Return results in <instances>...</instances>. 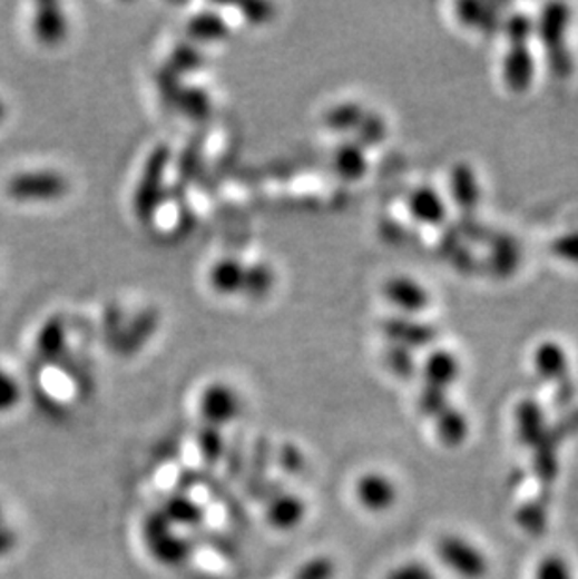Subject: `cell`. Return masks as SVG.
<instances>
[{"label":"cell","mask_w":578,"mask_h":579,"mask_svg":"<svg viewBox=\"0 0 578 579\" xmlns=\"http://www.w3.org/2000/svg\"><path fill=\"white\" fill-rule=\"evenodd\" d=\"M364 117H366V112H364L363 107L357 106V104H342V106L334 107L327 112L325 122L333 130H359V126L363 125Z\"/></svg>","instance_id":"4316f807"},{"label":"cell","mask_w":578,"mask_h":579,"mask_svg":"<svg viewBox=\"0 0 578 579\" xmlns=\"http://www.w3.org/2000/svg\"><path fill=\"white\" fill-rule=\"evenodd\" d=\"M507 40L509 43H530L531 35H533V23L528 16L517 13L507 21L506 27Z\"/></svg>","instance_id":"d590c367"},{"label":"cell","mask_w":578,"mask_h":579,"mask_svg":"<svg viewBox=\"0 0 578 579\" xmlns=\"http://www.w3.org/2000/svg\"><path fill=\"white\" fill-rule=\"evenodd\" d=\"M141 532L150 557L161 567H183L194 557V542L175 532L174 526L161 514V510H153L147 514Z\"/></svg>","instance_id":"6da1fadb"},{"label":"cell","mask_w":578,"mask_h":579,"mask_svg":"<svg viewBox=\"0 0 578 579\" xmlns=\"http://www.w3.org/2000/svg\"><path fill=\"white\" fill-rule=\"evenodd\" d=\"M434 422L438 438H440L441 443L448 444V446H459V444L464 443L468 432H470L464 414L460 413L459 409H454L453 405L443 409L435 416Z\"/></svg>","instance_id":"7402d4cb"},{"label":"cell","mask_w":578,"mask_h":579,"mask_svg":"<svg viewBox=\"0 0 578 579\" xmlns=\"http://www.w3.org/2000/svg\"><path fill=\"white\" fill-rule=\"evenodd\" d=\"M7 115H8L7 104H4V100H0V122H2V120L7 119Z\"/></svg>","instance_id":"60d3db41"},{"label":"cell","mask_w":578,"mask_h":579,"mask_svg":"<svg viewBox=\"0 0 578 579\" xmlns=\"http://www.w3.org/2000/svg\"><path fill=\"white\" fill-rule=\"evenodd\" d=\"M355 499L357 503L369 512L380 514L393 509L399 501V488L388 474L370 471L359 477L355 484Z\"/></svg>","instance_id":"8992f818"},{"label":"cell","mask_w":578,"mask_h":579,"mask_svg":"<svg viewBox=\"0 0 578 579\" xmlns=\"http://www.w3.org/2000/svg\"><path fill=\"white\" fill-rule=\"evenodd\" d=\"M549 521V497L539 495V499L528 501L517 512V523L530 534H541Z\"/></svg>","instance_id":"cb8c5ba5"},{"label":"cell","mask_w":578,"mask_h":579,"mask_svg":"<svg viewBox=\"0 0 578 579\" xmlns=\"http://www.w3.org/2000/svg\"><path fill=\"white\" fill-rule=\"evenodd\" d=\"M23 398V389L12 373L0 367V414L10 413L18 408Z\"/></svg>","instance_id":"4dcf8cb0"},{"label":"cell","mask_w":578,"mask_h":579,"mask_svg":"<svg viewBox=\"0 0 578 579\" xmlns=\"http://www.w3.org/2000/svg\"><path fill=\"white\" fill-rule=\"evenodd\" d=\"M383 295L389 304L399 307L400 312L408 314V317L423 314L430 306V293L419 284L418 279L408 276H394L383 285Z\"/></svg>","instance_id":"ba28073f"},{"label":"cell","mask_w":578,"mask_h":579,"mask_svg":"<svg viewBox=\"0 0 578 579\" xmlns=\"http://www.w3.org/2000/svg\"><path fill=\"white\" fill-rule=\"evenodd\" d=\"M334 573H336V565L333 559L320 556L304 562L303 567L293 573L292 579H334Z\"/></svg>","instance_id":"1f68e13d"},{"label":"cell","mask_w":578,"mask_h":579,"mask_svg":"<svg viewBox=\"0 0 578 579\" xmlns=\"http://www.w3.org/2000/svg\"><path fill=\"white\" fill-rule=\"evenodd\" d=\"M536 62L530 51V43H509V51L503 62V79L511 92H526L533 84Z\"/></svg>","instance_id":"8fae6325"},{"label":"cell","mask_w":578,"mask_h":579,"mask_svg":"<svg viewBox=\"0 0 578 579\" xmlns=\"http://www.w3.org/2000/svg\"><path fill=\"white\" fill-rule=\"evenodd\" d=\"M18 546V532L13 531L12 527L0 523V559L12 553Z\"/></svg>","instance_id":"ab89813d"},{"label":"cell","mask_w":578,"mask_h":579,"mask_svg":"<svg viewBox=\"0 0 578 579\" xmlns=\"http://www.w3.org/2000/svg\"><path fill=\"white\" fill-rule=\"evenodd\" d=\"M515 419H517V435H519L520 443L530 449H533L549 430L545 411L533 400H525L520 403Z\"/></svg>","instance_id":"e0dca14e"},{"label":"cell","mask_w":578,"mask_h":579,"mask_svg":"<svg viewBox=\"0 0 578 579\" xmlns=\"http://www.w3.org/2000/svg\"><path fill=\"white\" fill-rule=\"evenodd\" d=\"M197 449L202 454L203 461L215 468L216 463L221 461L224 455V438H222V430L218 428L209 426V424H203L197 433Z\"/></svg>","instance_id":"83f0119b"},{"label":"cell","mask_w":578,"mask_h":579,"mask_svg":"<svg viewBox=\"0 0 578 579\" xmlns=\"http://www.w3.org/2000/svg\"><path fill=\"white\" fill-rule=\"evenodd\" d=\"M160 510L161 514L166 516V520L174 527H194L196 529V527L202 526L203 521H205V516H207L202 504L194 501L186 493L167 495Z\"/></svg>","instance_id":"d6986e66"},{"label":"cell","mask_w":578,"mask_h":579,"mask_svg":"<svg viewBox=\"0 0 578 579\" xmlns=\"http://www.w3.org/2000/svg\"><path fill=\"white\" fill-rule=\"evenodd\" d=\"M385 579H438L427 562L410 561L389 570Z\"/></svg>","instance_id":"e575fe53"},{"label":"cell","mask_w":578,"mask_h":579,"mask_svg":"<svg viewBox=\"0 0 578 579\" xmlns=\"http://www.w3.org/2000/svg\"><path fill=\"white\" fill-rule=\"evenodd\" d=\"M265 518L276 531H293L306 518V503L301 497L275 485L265 497Z\"/></svg>","instance_id":"52a82bcc"},{"label":"cell","mask_w":578,"mask_h":579,"mask_svg":"<svg viewBox=\"0 0 578 579\" xmlns=\"http://www.w3.org/2000/svg\"><path fill=\"white\" fill-rule=\"evenodd\" d=\"M571 21V10L566 4H549L541 12L537 35L547 49V60L556 77L569 76L572 71L571 53L566 46L567 27Z\"/></svg>","instance_id":"7a4b0ae2"},{"label":"cell","mask_w":578,"mask_h":579,"mask_svg":"<svg viewBox=\"0 0 578 579\" xmlns=\"http://www.w3.org/2000/svg\"><path fill=\"white\" fill-rule=\"evenodd\" d=\"M68 192L70 180L55 169L18 173L7 183L8 197L19 203L60 202Z\"/></svg>","instance_id":"3957f363"},{"label":"cell","mask_w":578,"mask_h":579,"mask_svg":"<svg viewBox=\"0 0 578 579\" xmlns=\"http://www.w3.org/2000/svg\"><path fill=\"white\" fill-rule=\"evenodd\" d=\"M275 284V274L268 266L246 265L245 293L251 296L267 295Z\"/></svg>","instance_id":"f1b7e54d"},{"label":"cell","mask_w":578,"mask_h":579,"mask_svg":"<svg viewBox=\"0 0 578 579\" xmlns=\"http://www.w3.org/2000/svg\"><path fill=\"white\" fill-rule=\"evenodd\" d=\"M459 18L468 27H478L484 32H496L498 29V16H496L494 7H490V4H479V2L459 4Z\"/></svg>","instance_id":"d4e9b609"},{"label":"cell","mask_w":578,"mask_h":579,"mask_svg":"<svg viewBox=\"0 0 578 579\" xmlns=\"http://www.w3.org/2000/svg\"><path fill=\"white\" fill-rule=\"evenodd\" d=\"M451 194L457 205L464 213H473L478 208L481 192H479L478 177L470 166L459 164L451 173Z\"/></svg>","instance_id":"ffe728a7"},{"label":"cell","mask_w":578,"mask_h":579,"mask_svg":"<svg viewBox=\"0 0 578 579\" xmlns=\"http://www.w3.org/2000/svg\"><path fill=\"white\" fill-rule=\"evenodd\" d=\"M424 386L448 391L451 384L457 383L460 375V362L453 353L445 350H438L430 353L424 362Z\"/></svg>","instance_id":"2e32d148"},{"label":"cell","mask_w":578,"mask_h":579,"mask_svg":"<svg viewBox=\"0 0 578 579\" xmlns=\"http://www.w3.org/2000/svg\"><path fill=\"white\" fill-rule=\"evenodd\" d=\"M359 134H363L361 136L363 147L364 145H378V143L383 141V137L388 134V128H385V122L380 117L366 115L363 125L359 126Z\"/></svg>","instance_id":"74e56055"},{"label":"cell","mask_w":578,"mask_h":579,"mask_svg":"<svg viewBox=\"0 0 578 579\" xmlns=\"http://www.w3.org/2000/svg\"><path fill=\"white\" fill-rule=\"evenodd\" d=\"M334 171L346 180H359L369 171V160L363 145L344 143L333 154Z\"/></svg>","instance_id":"44dd1931"},{"label":"cell","mask_w":578,"mask_h":579,"mask_svg":"<svg viewBox=\"0 0 578 579\" xmlns=\"http://www.w3.org/2000/svg\"><path fill=\"white\" fill-rule=\"evenodd\" d=\"M278 463H281V468L286 473H301L304 468L303 452L297 446H293V444H286V446H282L281 454H278Z\"/></svg>","instance_id":"f35d334b"},{"label":"cell","mask_w":578,"mask_h":579,"mask_svg":"<svg viewBox=\"0 0 578 579\" xmlns=\"http://www.w3.org/2000/svg\"><path fill=\"white\" fill-rule=\"evenodd\" d=\"M413 218L424 225H441L448 219V205L432 186H419L408 197Z\"/></svg>","instance_id":"4fadbf2b"},{"label":"cell","mask_w":578,"mask_h":579,"mask_svg":"<svg viewBox=\"0 0 578 579\" xmlns=\"http://www.w3.org/2000/svg\"><path fill=\"white\" fill-rule=\"evenodd\" d=\"M70 30V23L66 18L65 8L57 2H40L35 7L32 16V32L38 42L53 48L65 42Z\"/></svg>","instance_id":"9c48e42d"},{"label":"cell","mask_w":578,"mask_h":579,"mask_svg":"<svg viewBox=\"0 0 578 579\" xmlns=\"http://www.w3.org/2000/svg\"><path fill=\"white\" fill-rule=\"evenodd\" d=\"M207 282L216 295L233 296L245 293L246 265L237 257H222L210 266Z\"/></svg>","instance_id":"7c38bea8"},{"label":"cell","mask_w":578,"mask_h":579,"mask_svg":"<svg viewBox=\"0 0 578 579\" xmlns=\"http://www.w3.org/2000/svg\"><path fill=\"white\" fill-rule=\"evenodd\" d=\"M241 411H243V402L239 392L224 381L207 384L199 396V414L203 424H209L218 430L239 419Z\"/></svg>","instance_id":"5b68a950"},{"label":"cell","mask_w":578,"mask_h":579,"mask_svg":"<svg viewBox=\"0 0 578 579\" xmlns=\"http://www.w3.org/2000/svg\"><path fill=\"white\" fill-rule=\"evenodd\" d=\"M552 252H555L556 257L578 265V230H571L567 235L556 238L555 244H552Z\"/></svg>","instance_id":"8d00e7d4"},{"label":"cell","mask_w":578,"mask_h":579,"mask_svg":"<svg viewBox=\"0 0 578 579\" xmlns=\"http://www.w3.org/2000/svg\"><path fill=\"white\" fill-rule=\"evenodd\" d=\"M37 353L46 364H62L66 359V326L59 315L46 321L37 337Z\"/></svg>","instance_id":"ac0fdd59"},{"label":"cell","mask_w":578,"mask_h":579,"mask_svg":"<svg viewBox=\"0 0 578 579\" xmlns=\"http://www.w3.org/2000/svg\"><path fill=\"white\" fill-rule=\"evenodd\" d=\"M164 166H166V150H158L155 156H150L149 166L145 169L139 188L136 189V213L150 214V208H155L156 202L160 199Z\"/></svg>","instance_id":"9a60e30c"},{"label":"cell","mask_w":578,"mask_h":579,"mask_svg":"<svg viewBox=\"0 0 578 579\" xmlns=\"http://www.w3.org/2000/svg\"><path fill=\"white\" fill-rule=\"evenodd\" d=\"M533 579H577L566 559L560 556L545 557L536 568Z\"/></svg>","instance_id":"d6a6232c"},{"label":"cell","mask_w":578,"mask_h":579,"mask_svg":"<svg viewBox=\"0 0 578 579\" xmlns=\"http://www.w3.org/2000/svg\"><path fill=\"white\" fill-rule=\"evenodd\" d=\"M489 243L492 271H494L498 276H509V274H513L520 263V249L513 238L498 235L494 241H489Z\"/></svg>","instance_id":"603a6c76"},{"label":"cell","mask_w":578,"mask_h":579,"mask_svg":"<svg viewBox=\"0 0 578 579\" xmlns=\"http://www.w3.org/2000/svg\"><path fill=\"white\" fill-rule=\"evenodd\" d=\"M448 405V391L424 386L423 392H421V398H419V409H421V413H423L424 416L435 419Z\"/></svg>","instance_id":"836d02e7"},{"label":"cell","mask_w":578,"mask_h":579,"mask_svg":"<svg viewBox=\"0 0 578 579\" xmlns=\"http://www.w3.org/2000/svg\"><path fill=\"white\" fill-rule=\"evenodd\" d=\"M533 361H536V370L539 373V377L545 379V381L555 383L556 386L569 381V362H567L566 351H564L560 343H541L537 347Z\"/></svg>","instance_id":"5bb4252c"},{"label":"cell","mask_w":578,"mask_h":579,"mask_svg":"<svg viewBox=\"0 0 578 579\" xmlns=\"http://www.w3.org/2000/svg\"><path fill=\"white\" fill-rule=\"evenodd\" d=\"M385 362L391 367V372L399 377L410 379L415 373V359H413V351L400 347V345H389L385 351Z\"/></svg>","instance_id":"f546056e"},{"label":"cell","mask_w":578,"mask_h":579,"mask_svg":"<svg viewBox=\"0 0 578 579\" xmlns=\"http://www.w3.org/2000/svg\"><path fill=\"white\" fill-rule=\"evenodd\" d=\"M0 523H2V510H0Z\"/></svg>","instance_id":"b9f144b4"},{"label":"cell","mask_w":578,"mask_h":579,"mask_svg":"<svg viewBox=\"0 0 578 579\" xmlns=\"http://www.w3.org/2000/svg\"><path fill=\"white\" fill-rule=\"evenodd\" d=\"M438 557L451 572L464 579H483L490 570V562L478 546L459 534H445L435 546Z\"/></svg>","instance_id":"277c9868"},{"label":"cell","mask_w":578,"mask_h":579,"mask_svg":"<svg viewBox=\"0 0 578 579\" xmlns=\"http://www.w3.org/2000/svg\"><path fill=\"white\" fill-rule=\"evenodd\" d=\"M188 32H190L192 38H196L199 42H216V40H222L227 36L226 24L216 13H199V16H196L188 24Z\"/></svg>","instance_id":"484cf974"},{"label":"cell","mask_w":578,"mask_h":579,"mask_svg":"<svg viewBox=\"0 0 578 579\" xmlns=\"http://www.w3.org/2000/svg\"><path fill=\"white\" fill-rule=\"evenodd\" d=\"M383 334L393 345L405 350H421L434 342L438 332L429 323L413 320V317H391L382 325Z\"/></svg>","instance_id":"30bf717a"}]
</instances>
